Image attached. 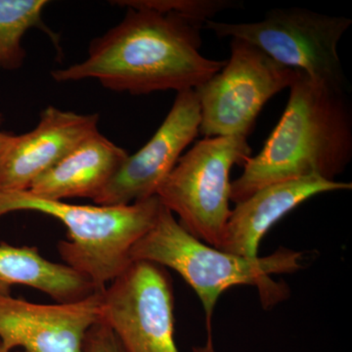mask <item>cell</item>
Here are the masks:
<instances>
[{"mask_svg":"<svg viewBox=\"0 0 352 352\" xmlns=\"http://www.w3.org/2000/svg\"><path fill=\"white\" fill-rule=\"evenodd\" d=\"M201 29L175 14L129 8L120 24L91 41L87 59L51 76L57 82L94 78L133 95L196 89L226 63L201 54Z\"/></svg>","mask_w":352,"mask_h":352,"instance_id":"obj_1","label":"cell"},{"mask_svg":"<svg viewBox=\"0 0 352 352\" xmlns=\"http://www.w3.org/2000/svg\"><path fill=\"white\" fill-rule=\"evenodd\" d=\"M201 110L195 89L177 92L163 124L147 143L129 155L100 195L98 206H127L157 196V189L200 134Z\"/></svg>","mask_w":352,"mask_h":352,"instance_id":"obj_9","label":"cell"},{"mask_svg":"<svg viewBox=\"0 0 352 352\" xmlns=\"http://www.w3.org/2000/svg\"><path fill=\"white\" fill-rule=\"evenodd\" d=\"M111 3L127 8L147 9L161 14H175L203 28L217 13L242 6L241 2L234 0H124Z\"/></svg>","mask_w":352,"mask_h":352,"instance_id":"obj_16","label":"cell"},{"mask_svg":"<svg viewBox=\"0 0 352 352\" xmlns=\"http://www.w3.org/2000/svg\"><path fill=\"white\" fill-rule=\"evenodd\" d=\"M102 320L126 352H179L175 340V294L166 268L131 261L102 292ZM194 352H215L214 346Z\"/></svg>","mask_w":352,"mask_h":352,"instance_id":"obj_8","label":"cell"},{"mask_svg":"<svg viewBox=\"0 0 352 352\" xmlns=\"http://www.w3.org/2000/svg\"><path fill=\"white\" fill-rule=\"evenodd\" d=\"M13 138V134L3 131L1 129V120H0V157L2 156L4 151Z\"/></svg>","mask_w":352,"mask_h":352,"instance_id":"obj_18","label":"cell"},{"mask_svg":"<svg viewBox=\"0 0 352 352\" xmlns=\"http://www.w3.org/2000/svg\"><path fill=\"white\" fill-rule=\"evenodd\" d=\"M16 285L38 289L56 302H76L96 293L87 278L43 258L38 248L0 243V295H11Z\"/></svg>","mask_w":352,"mask_h":352,"instance_id":"obj_14","label":"cell"},{"mask_svg":"<svg viewBox=\"0 0 352 352\" xmlns=\"http://www.w3.org/2000/svg\"><path fill=\"white\" fill-rule=\"evenodd\" d=\"M98 113H78L48 106L38 126L13 135L0 157V189L28 190L32 183L98 131Z\"/></svg>","mask_w":352,"mask_h":352,"instance_id":"obj_11","label":"cell"},{"mask_svg":"<svg viewBox=\"0 0 352 352\" xmlns=\"http://www.w3.org/2000/svg\"><path fill=\"white\" fill-rule=\"evenodd\" d=\"M46 0H0V68L16 69L22 67L25 51L22 39L25 32L39 29L58 46L56 34L43 20Z\"/></svg>","mask_w":352,"mask_h":352,"instance_id":"obj_15","label":"cell"},{"mask_svg":"<svg viewBox=\"0 0 352 352\" xmlns=\"http://www.w3.org/2000/svg\"><path fill=\"white\" fill-rule=\"evenodd\" d=\"M247 138L219 136L197 141L157 189L162 205L177 215L180 226L217 249L231 214V170L252 157Z\"/></svg>","mask_w":352,"mask_h":352,"instance_id":"obj_5","label":"cell"},{"mask_svg":"<svg viewBox=\"0 0 352 352\" xmlns=\"http://www.w3.org/2000/svg\"><path fill=\"white\" fill-rule=\"evenodd\" d=\"M351 183L329 182L318 176L268 185L235 204L219 250L245 258H258L264 235L300 204L327 192L351 190Z\"/></svg>","mask_w":352,"mask_h":352,"instance_id":"obj_12","label":"cell"},{"mask_svg":"<svg viewBox=\"0 0 352 352\" xmlns=\"http://www.w3.org/2000/svg\"><path fill=\"white\" fill-rule=\"evenodd\" d=\"M0 352H25V351H9V349H6V347L3 346V344H1V342H0Z\"/></svg>","mask_w":352,"mask_h":352,"instance_id":"obj_19","label":"cell"},{"mask_svg":"<svg viewBox=\"0 0 352 352\" xmlns=\"http://www.w3.org/2000/svg\"><path fill=\"white\" fill-rule=\"evenodd\" d=\"M162 207L157 196L127 206H87L41 198L29 190L0 189V217L36 212L63 223L69 240L58 243L60 256L96 292L129 265L132 247L155 226Z\"/></svg>","mask_w":352,"mask_h":352,"instance_id":"obj_4","label":"cell"},{"mask_svg":"<svg viewBox=\"0 0 352 352\" xmlns=\"http://www.w3.org/2000/svg\"><path fill=\"white\" fill-rule=\"evenodd\" d=\"M352 20L300 8H276L263 20L224 23L210 20L204 29L219 38L241 39L263 51L277 63L303 72L340 91H349L338 45Z\"/></svg>","mask_w":352,"mask_h":352,"instance_id":"obj_6","label":"cell"},{"mask_svg":"<svg viewBox=\"0 0 352 352\" xmlns=\"http://www.w3.org/2000/svg\"><path fill=\"white\" fill-rule=\"evenodd\" d=\"M102 292L50 305L0 295V342L25 352H85V336L102 320Z\"/></svg>","mask_w":352,"mask_h":352,"instance_id":"obj_10","label":"cell"},{"mask_svg":"<svg viewBox=\"0 0 352 352\" xmlns=\"http://www.w3.org/2000/svg\"><path fill=\"white\" fill-rule=\"evenodd\" d=\"M129 258L170 268L189 284L205 309L207 344H212V314L226 289L240 285L256 287L261 305L268 309L289 295L287 285L275 282L273 275L295 273L302 268V252L288 248H279L263 258L222 252L185 230L164 206L155 226L132 247Z\"/></svg>","mask_w":352,"mask_h":352,"instance_id":"obj_3","label":"cell"},{"mask_svg":"<svg viewBox=\"0 0 352 352\" xmlns=\"http://www.w3.org/2000/svg\"><path fill=\"white\" fill-rule=\"evenodd\" d=\"M298 74L252 44L231 39L230 57L223 68L195 89L201 110L200 134L248 138L264 105L289 88Z\"/></svg>","mask_w":352,"mask_h":352,"instance_id":"obj_7","label":"cell"},{"mask_svg":"<svg viewBox=\"0 0 352 352\" xmlns=\"http://www.w3.org/2000/svg\"><path fill=\"white\" fill-rule=\"evenodd\" d=\"M352 159V107L346 92L298 71L289 87L281 120L256 156L245 161L231 182L230 201L289 180L318 176L329 182L346 170Z\"/></svg>","mask_w":352,"mask_h":352,"instance_id":"obj_2","label":"cell"},{"mask_svg":"<svg viewBox=\"0 0 352 352\" xmlns=\"http://www.w3.org/2000/svg\"><path fill=\"white\" fill-rule=\"evenodd\" d=\"M129 155L100 132H95L59 163L38 176L28 190L50 200L89 198L94 201Z\"/></svg>","mask_w":352,"mask_h":352,"instance_id":"obj_13","label":"cell"},{"mask_svg":"<svg viewBox=\"0 0 352 352\" xmlns=\"http://www.w3.org/2000/svg\"><path fill=\"white\" fill-rule=\"evenodd\" d=\"M85 352H126L116 333L101 320L88 330L83 344Z\"/></svg>","mask_w":352,"mask_h":352,"instance_id":"obj_17","label":"cell"}]
</instances>
